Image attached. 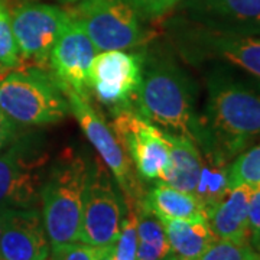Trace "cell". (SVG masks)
Segmentation results:
<instances>
[{
    "mask_svg": "<svg viewBox=\"0 0 260 260\" xmlns=\"http://www.w3.org/2000/svg\"><path fill=\"white\" fill-rule=\"evenodd\" d=\"M112 129L132 160L138 177L145 181H162L171 162L164 130L133 109L114 112Z\"/></svg>",
    "mask_w": 260,
    "mask_h": 260,
    "instance_id": "9c48e42d",
    "label": "cell"
},
{
    "mask_svg": "<svg viewBox=\"0 0 260 260\" xmlns=\"http://www.w3.org/2000/svg\"><path fill=\"white\" fill-rule=\"evenodd\" d=\"M127 211L121 220L120 232L113 243L114 260H136L138 256V229H136V213L133 207L126 205Z\"/></svg>",
    "mask_w": 260,
    "mask_h": 260,
    "instance_id": "d4e9b609",
    "label": "cell"
},
{
    "mask_svg": "<svg viewBox=\"0 0 260 260\" xmlns=\"http://www.w3.org/2000/svg\"><path fill=\"white\" fill-rule=\"evenodd\" d=\"M179 2H181V0H179Z\"/></svg>",
    "mask_w": 260,
    "mask_h": 260,
    "instance_id": "836d02e7",
    "label": "cell"
},
{
    "mask_svg": "<svg viewBox=\"0 0 260 260\" xmlns=\"http://www.w3.org/2000/svg\"><path fill=\"white\" fill-rule=\"evenodd\" d=\"M191 6L201 29L260 37V0H194Z\"/></svg>",
    "mask_w": 260,
    "mask_h": 260,
    "instance_id": "5bb4252c",
    "label": "cell"
},
{
    "mask_svg": "<svg viewBox=\"0 0 260 260\" xmlns=\"http://www.w3.org/2000/svg\"><path fill=\"white\" fill-rule=\"evenodd\" d=\"M20 133V126L5 114L0 109V150L5 149Z\"/></svg>",
    "mask_w": 260,
    "mask_h": 260,
    "instance_id": "f1b7e54d",
    "label": "cell"
},
{
    "mask_svg": "<svg viewBox=\"0 0 260 260\" xmlns=\"http://www.w3.org/2000/svg\"><path fill=\"white\" fill-rule=\"evenodd\" d=\"M95 250L97 247L83 242L51 244L49 260H94Z\"/></svg>",
    "mask_w": 260,
    "mask_h": 260,
    "instance_id": "484cf974",
    "label": "cell"
},
{
    "mask_svg": "<svg viewBox=\"0 0 260 260\" xmlns=\"http://www.w3.org/2000/svg\"><path fill=\"white\" fill-rule=\"evenodd\" d=\"M73 16L99 51L130 49L143 39L138 12L126 0H80Z\"/></svg>",
    "mask_w": 260,
    "mask_h": 260,
    "instance_id": "ba28073f",
    "label": "cell"
},
{
    "mask_svg": "<svg viewBox=\"0 0 260 260\" xmlns=\"http://www.w3.org/2000/svg\"><path fill=\"white\" fill-rule=\"evenodd\" d=\"M260 185V143L244 149L229 165V186Z\"/></svg>",
    "mask_w": 260,
    "mask_h": 260,
    "instance_id": "7402d4cb",
    "label": "cell"
},
{
    "mask_svg": "<svg viewBox=\"0 0 260 260\" xmlns=\"http://www.w3.org/2000/svg\"><path fill=\"white\" fill-rule=\"evenodd\" d=\"M259 260H260V253H259Z\"/></svg>",
    "mask_w": 260,
    "mask_h": 260,
    "instance_id": "d6a6232c",
    "label": "cell"
},
{
    "mask_svg": "<svg viewBox=\"0 0 260 260\" xmlns=\"http://www.w3.org/2000/svg\"><path fill=\"white\" fill-rule=\"evenodd\" d=\"M97 51L93 41L71 13L52 48L49 70L61 85L88 97V73Z\"/></svg>",
    "mask_w": 260,
    "mask_h": 260,
    "instance_id": "7c38bea8",
    "label": "cell"
},
{
    "mask_svg": "<svg viewBox=\"0 0 260 260\" xmlns=\"http://www.w3.org/2000/svg\"><path fill=\"white\" fill-rule=\"evenodd\" d=\"M164 133L169 145L171 162L160 182L194 194L201 172V150L184 135L169 133L165 130Z\"/></svg>",
    "mask_w": 260,
    "mask_h": 260,
    "instance_id": "e0dca14e",
    "label": "cell"
},
{
    "mask_svg": "<svg viewBox=\"0 0 260 260\" xmlns=\"http://www.w3.org/2000/svg\"><path fill=\"white\" fill-rule=\"evenodd\" d=\"M194 55L218 58L244 70L260 81V37H240L195 29L186 35Z\"/></svg>",
    "mask_w": 260,
    "mask_h": 260,
    "instance_id": "9a60e30c",
    "label": "cell"
},
{
    "mask_svg": "<svg viewBox=\"0 0 260 260\" xmlns=\"http://www.w3.org/2000/svg\"><path fill=\"white\" fill-rule=\"evenodd\" d=\"M201 172L195 186L194 195L200 200L205 210V215L210 208H213L227 191L229 186V165L230 160L225 159L215 149L201 150Z\"/></svg>",
    "mask_w": 260,
    "mask_h": 260,
    "instance_id": "ffe728a7",
    "label": "cell"
},
{
    "mask_svg": "<svg viewBox=\"0 0 260 260\" xmlns=\"http://www.w3.org/2000/svg\"><path fill=\"white\" fill-rule=\"evenodd\" d=\"M47 140L37 132H20L0 150V208L38 207L49 167Z\"/></svg>",
    "mask_w": 260,
    "mask_h": 260,
    "instance_id": "5b68a950",
    "label": "cell"
},
{
    "mask_svg": "<svg viewBox=\"0 0 260 260\" xmlns=\"http://www.w3.org/2000/svg\"><path fill=\"white\" fill-rule=\"evenodd\" d=\"M198 260H259V253L249 242L215 239Z\"/></svg>",
    "mask_w": 260,
    "mask_h": 260,
    "instance_id": "cb8c5ba5",
    "label": "cell"
},
{
    "mask_svg": "<svg viewBox=\"0 0 260 260\" xmlns=\"http://www.w3.org/2000/svg\"><path fill=\"white\" fill-rule=\"evenodd\" d=\"M249 242L260 253V185L253 186L249 201Z\"/></svg>",
    "mask_w": 260,
    "mask_h": 260,
    "instance_id": "4316f807",
    "label": "cell"
},
{
    "mask_svg": "<svg viewBox=\"0 0 260 260\" xmlns=\"http://www.w3.org/2000/svg\"><path fill=\"white\" fill-rule=\"evenodd\" d=\"M71 13L51 5H23L10 15L20 62L49 70V56Z\"/></svg>",
    "mask_w": 260,
    "mask_h": 260,
    "instance_id": "8fae6325",
    "label": "cell"
},
{
    "mask_svg": "<svg viewBox=\"0 0 260 260\" xmlns=\"http://www.w3.org/2000/svg\"><path fill=\"white\" fill-rule=\"evenodd\" d=\"M61 88L70 104V112H73L84 135L97 149L103 164L109 168L117 185L120 186L121 192L126 197V204L132 205L140 201L145 197L140 188V178L138 177L136 169L120 145L116 133L104 121L102 116L94 110L90 103V97L81 95L64 85H61Z\"/></svg>",
    "mask_w": 260,
    "mask_h": 260,
    "instance_id": "8992f818",
    "label": "cell"
},
{
    "mask_svg": "<svg viewBox=\"0 0 260 260\" xmlns=\"http://www.w3.org/2000/svg\"><path fill=\"white\" fill-rule=\"evenodd\" d=\"M133 9L145 18H156L175 6L179 0H126Z\"/></svg>",
    "mask_w": 260,
    "mask_h": 260,
    "instance_id": "83f0119b",
    "label": "cell"
},
{
    "mask_svg": "<svg viewBox=\"0 0 260 260\" xmlns=\"http://www.w3.org/2000/svg\"><path fill=\"white\" fill-rule=\"evenodd\" d=\"M171 253L179 260H198L215 240L207 217L189 220H162Z\"/></svg>",
    "mask_w": 260,
    "mask_h": 260,
    "instance_id": "ac0fdd59",
    "label": "cell"
},
{
    "mask_svg": "<svg viewBox=\"0 0 260 260\" xmlns=\"http://www.w3.org/2000/svg\"><path fill=\"white\" fill-rule=\"evenodd\" d=\"M20 54L12 29L9 10L0 3V73L20 67Z\"/></svg>",
    "mask_w": 260,
    "mask_h": 260,
    "instance_id": "603a6c76",
    "label": "cell"
},
{
    "mask_svg": "<svg viewBox=\"0 0 260 260\" xmlns=\"http://www.w3.org/2000/svg\"><path fill=\"white\" fill-rule=\"evenodd\" d=\"M143 56L124 49L102 51L94 56L87 87L95 97L114 112L132 109L139 93Z\"/></svg>",
    "mask_w": 260,
    "mask_h": 260,
    "instance_id": "30bf717a",
    "label": "cell"
},
{
    "mask_svg": "<svg viewBox=\"0 0 260 260\" xmlns=\"http://www.w3.org/2000/svg\"><path fill=\"white\" fill-rule=\"evenodd\" d=\"M94 260H114V256H113V244L112 246H104V247H97V250H95V259Z\"/></svg>",
    "mask_w": 260,
    "mask_h": 260,
    "instance_id": "f546056e",
    "label": "cell"
},
{
    "mask_svg": "<svg viewBox=\"0 0 260 260\" xmlns=\"http://www.w3.org/2000/svg\"><path fill=\"white\" fill-rule=\"evenodd\" d=\"M91 167L88 158L74 148L59 152L48 167L39 203L51 244L80 242L84 191Z\"/></svg>",
    "mask_w": 260,
    "mask_h": 260,
    "instance_id": "3957f363",
    "label": "cell"
},
{
    "mask_svg": "<svg viewBox=\"0 0 260 260\" xmlns=\"http://www.w3.org/2000/svg\"><path fill=\"white\" fill-rule=\"evenodd\" d=\"M130 207H133L136 213V229H138L136 260H162L168 257L171 254V247L162 220L145 205L143 198Z\"/></svg>",
    "mask_w": 260,
    "mask_h": 260,
    "instance_id": "44dd1931",
    "label": "cell"
},
{
    "mask_svg": "<svg viewBox=\"0 0 260 260\" xmlns=\"http://www.w3.org/2000/svg\"><path fill=\"white\" fill-rule=\"evenodd\" d=\"M136 110L159 129L184 135L204 150L208 148L201 116L195 109L194 85L189 77L165 58L143 59V74L135 100Z\"/></svg>",
    "mask_w": 260,
    "mask_h": 260,
    "instance_id": "6da1fadb",
    "label": "cell"
},
{
    "mask_svg": "<svg viewBox=\"0 0 260 260\" xmlns=\"http://www.w3.org/2000/svg\"><path fill=\"white\" fill-rule=\"evenodd\" d=\"M123 204L102 159H95L84 191L80 242L93 247L112 246L120 232Z\"/></svg>",
    "mask_w": 260,
    "mask_h": 260,
    "instance_id": "52a82bcc",
    "label": "cell"
},
{
    "mask_svg": "<svg viewBox=\"0 0 260 260\" xmlns=\"http://www.w3.org/2000/svg\"><path fill=\"white\" fill-rule=\"evenodd\" d=\"M201 123L208 139L207 149H215L232 162L260 138V88L213 75Z\"/></svg>",
    "mask_w": 260,
    "mask_h": 260,
    "instance_id": "7a4b0ae2",
    "label": "cell"
},
{
    "mask_svg": "<svg viewBox=\"0 0 260 260\" xmlns=\"http://www.w3.org/2000/svg\"><path fill=\"white\" fill-rule=\"evenodd\" d=\"M3 230L0 237V260H48L51 242L42 214L32 208H0Z\"/></svg>",
    "mask_w": 260,
    "mask_h": 260,
    "instance_id": "4fadbf2b",
    "label": "cell"
},
{
    "mask_svg": "<svg viewBox=\"0 0 260 260\" xmlns=\"http://www.w3.org/2000/svg\"><path fill=\"white\" fill-rule=\"evenodd\" d=\"M162 260H179V259H178L175 254H172V253H171V254H169L168 257H165V259H162Z\"/></svg>",
    "mask_w": 260,
    "mask_h": 260,
    "instance_id": "4dcf8cb0",
    "label": "cell"
},
{
    "mask_svg": "<svg viewBox=\"0 0 260 260\" xmlns=\"http://www.w3.org/2000/svg\"><path fill=\"white\" fill-rule=\"evenodd\" d=\"M2 230H3V220H2V213H0V237H2Z\"/></svg>",
    "mask_w": 260,
    "mask_h": 260,
    "instance_id": "1f68e13d",
    "label": "cell"
},
{
    "mask_svg": "<svg viewBox=\"0 0 260 260\" xmlns=\"http://www.w3.org/2000/svg\"><path fill=\"white\" fill-rule=\"evenodd\" d=\"M143 203L160 220H189L207 217L204 207L194 194L160 181L143 197Z\"/></svg>",
    "mask_w": 260,
    "mask_h": 260,
    "instance_id": "d6986e66",
    "label": "cell"
},
{
    "mask_svg": "<svg viewBox=\"0 0 260 260\" xmlns=\"http://www.w3.org/2000/svg\"><path fill=\"white\" fill-rule=\"evenodd\" d=\"M250 192L251 186L230 188L227 194L207 211V221L215 239L249 242Z\"/></svg>",
    "mask_w": 260,
    "mask_h": 260,
    "instance_id": "2e32d148",
    "label": "cell"
},
{
    "mask_svg": "<svg viewBox=\"0 0 260 260\" xmlns=\"http://www.w3.org/2000/svg\"><path fill=\"white\" fill-rule=\"evenodd\" d=\"M0 109L19 126H45L64 120L70 104L49 70L20 65L0 73Z\"/></svg>",
    "mask_w": 260,
    "mask_h": 260,
    "instance_id": "277c9868",
    "label": "cell"
}]
</instances>
